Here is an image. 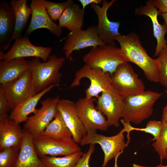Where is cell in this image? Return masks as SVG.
I'll list each match as a JSON object with an SVG mask.
<instances>
[{"mask_svg":"<svg viewBox=\"0 0 167 167\" xmlns=\"http://www.w3.org/2000/svg\"><path fill=\"white\" fill-rule=\"evenodd\" d=\"M120 48L128 62L140 67L148 81L159 82V72L156 59L151 57L142 46L138 36L134 33L116 37Z\"/></svg>","mask_w":167,"mask_h":167,"instance_id":"1","label":"cell"},{"mask_svg":"<svg viewBox=\"0 0 167 167\" xmlns=\"http://www.w3.org/2000/svg\"><path fill=\"white\" fill-rule=\"evenodd\" d=\"M65 60L64 58L53 55H50L47 60L44 62H41L40 58H36L28 62L35 95L50 85L56 86L59 84L62 76L59 70Z\"/></svg>","mask_w":167,"mask_h":167,"instance_id":"2","label":"cell"},{"mask_svg":"<svg viewBox=\"0 0 167 167\" xmlns=\"http://www.w3.org/2000/svg\"><path fill=\"white\" fill-rule=\"evenodd\" d=\"M163 94L147 90L123 98L125 107L122 119L126 123H140L151 116L155 103Z\"/></svg>","mask_w":167,"mask_h":167,"instance_id":"3","label":"cell"},{"mask_svg":"<svg viewBox=\"0 0 167 167\" xmlns=\"http://www.w3.org/2000/svg\"><path fill=\"white\" fill-rule=\"evenodd\" d=\"M83 60L90 67L100 68L111 75L120 64L127 62L120 48L105 44L92 48Z\"/></svg>","mask_w":167,"mask_h":167,"instance_id":"4","label":"cell"},{"mask_svg":"<svg viewBox=\"0 0 167 167\" xmlns=\"http://www.w3.org/2000/svg\"><path fill=\"white\" fill-rule=\"evenodd\" d=\"M125 132V129L123 128L117 135L111 136L98 134L96 131L87 133L83 137L80 144L81 146L99 144L104 154L102 167H105L109 161L113 158L115 161L114 167H118V159L123 152L124 148L128 145L124 140V133Z\"/></svg>","mask_w":167,"mask_h":167,"instance_id":"5","label":"cell"},{"mask_svg":"<svg viewBox=\"0 0 167 167\" xmlns=\"http://www.w3.org/2000/svg\"><path fill=\"white\" fill-rule=\"evenodd\" d=\"M32 139L39 157L45 155L64 156L81 150L72 137L56 138L40 135L32 137Z\"/></svg>","mask_w":167,"mask_h":167,"instance_id":"6","label":"cell"},{"mask_svg":"<svg viewBox=\"0 0 167 167\" xmlns=\"http://www.w3.org/2000/svg\"><path fill=\"white\" fill-rule=\"evenodd\" d=\"M87 78L90 81V84L85 90V97L90 98L99 96L100 93L105 91L111 86V75L104 72L99 68H91L85 64L77 71L71 85V88L79 86L80 80Z\"/></svg>","mask_w":167,"mask_h":167,"instance_id":"7","label":"cell"},{"mask_svg":"<svg viewBox=\"0 0 167 167\" xmlns=\"http://www.w3.org/2000/svg\"><path fill=\"white\" fill-rule=\"evenodd\" d=\"M129 62L120 64L111 75V85L124 98L145 91V86Z\"/></svg>","mask_w":167,"mask_h":167,"instance_id":"8","label":"cell"},{"mask_svg":"<svg viewBox=\"0 0 167 167\" xmlns=\"http://www.w3.org/2000/svg\"><path fill=\"white\" fill-rule=\"evenodd\" d=\"M59 96L47 98L41 101V107L34 115L28 117L24 126V131L32 137L40 135L54 118L57 111Z\"/></svg>","mask_w":167,"mask_h":167,"instance_id":"9","label":"cell"},{"mask_svg":"<svg viewBox=\"0 0 167 167\" xmlns=\"http://www.w3.org/2000/svg\"><path fill=\"white\" fill-rule=\"evenodd\" d=\"M94 97L80 98L75 103L78 116L86 133L107 131L109 126L105 115L95 107Z\"/></svg>","mask_w":167,"mask_h":167,"instance_id":"10","label":"cell"},{"mask_svg":"<svg viewBox=\"0 0 167 167\" xmlns=\"http://www.w3.org/2000/svg\"><path fill=\"white\" fill-rule=\"evenodd\" d=\"M97 99L96 108L106 116L109 126H119L125 107L123 97L111 85Z\"/></svg>","mask_w":167,"mask_h":167,"instance_id":"11","label":"cell"},{"mask_svg":"<svg viewBox=\"0 0 167 167\" xmlns=\"http://www.w3.org/2000/svg\"><path fill=\"white\" fill-rule=\"evenodd\" d=\"M51 48L37 46L30 41L28 36L25 35L14 41L11 48L6 53L0 52V61H9L19 58L34 57L46 61L52 52Z\"/></svg>","mask_w":167,"mask_h":167,"instance_id":"12","label":"cell"},{"mask_svg":"<svg viewBox=\"0 0 167 167\" xmlns=\"http://www.w3.org/2000/svg\"><path fill=\"white\" fill-rule=\"evenodd\" d=\"M115 1V0L109 2L102 0L101 6L94 3L90 5L98 17L96 28L100 38L105 44L113 45H116L115 38L121 35L119 32L120 23L110 20L107 16L108 10Z\"/></svg>","mask_w":167,"mask_h":167,"instance_id":"13","label":"cell"},{"mask_svg":"<svg viewBox=\"0 0 167 167\" xmlns=\"http://www.w3.org/2000/svg\"><path fill=\"white\" fill-rule=\"evenodd\" d=\"M104 44L97 34L96 26L92 25L85 30L81 28L71 32L62 49L66 57L68 59L75 51L89 47H95Z\"/></svg>","mask_w":167,"mask_h":167,"instance_id":"14","label":"cell"},{"mask_svg":"<svg viewBox=\"0 0 167 167\" xmlns=\"http://www.w3.org/2000/svg\"><path fill=\"white\" fill-rule=\"evenodd\" d=\"M0 92L6 97L12 110L23 101L34 95L32 74L30 70L12 83L5 86H0Z\"/></svg>","mask_w":167,"mask_h":167,"instance_id":"15","label":"cell"},{"mask_svg":"<svg viewBox=\"0 0 167 167\" xmlns=\"http://www.w3.org/2000/svg\"><path fill=\"white\" fill-rule=\"evenodd\" d=\"M45 0L31 1L30 6L31 19L25 35L28 36L36 29L45 28L58 37L61 36L62 28L51 19L45 8Z\"/></svg>","mask_w":167,"mask_h":167,"instance_id":"16","label":"cell"},{"mask_svg":"<svg viewBox=\"0 0 167 167\" xmlns=\"http://www.w3.org/2000/svg\"><path fill=\"white\" fill-rule=\"evenodd\" d=\"M57 109L71 132L73 139L77 144L80 143L87 133L78 114L75 103L70 100L59 99Z\"/></svg>","mask_w":167,"mask_h":167,"instance_id":"17","label":"cell"},{"mask_svg":"<svg viewBox=\"0 0 167 167\" xmlns=\"http://www.w3.org/2000/svg\"><path fill=\"white\" fill-rule=\"evenodd\" d=\"M135 13L138 15H146L150 18L152 24L153 35L157 41L154 57H157L167 45V41L165 37L167 29L165 23L161 25L158 21L157 16L160 14L153 0L148 1L145 6L136 9Z\"/></svg>","mask_w":167,"mask_h":167,"instance_id":"18","label":"cell"},{"mask_svg":"<svg viewBox=\"0 0 167 167\" xmlns=\"http://www.w3.org/2000/svg\"><path fill=\"white\" fill-rule=\"evenodd\" d=\"M24 135L19 123L8 117L0 119V150L11 148L20 149Z\"/></svg>","mask_w":167,"mask_h":167,"instance_id":"19","label":"cell"},{"mask_svg":"<svg viewBox=\"0 0 167 167\" xmlns=\"http://www.w3.org/2000/svg\"><path fill=\"white\" fill-rule=\"evenodd\" d=\"M15 25L14 12L10 3L3 1L0 4V52L11 45Z\"/></svg>","mask_w":167,"mask_h":167,"instance_id":"20","label":"cell"},{"mask_svg":"<svg viewBox=\"0 0 167 167\" xmlns=\"http://www.w3.org/2000/svg\"><path fill=\"white\" fill-rule=\"evenodd\" d=\"M29 69L28 62L23 58L0 61V84L9 85L20 78Z\"/></svg>","mask_w":167,"mask_h":167,"instance_id":"21","label":"cell"},{"mask_svg":"<svg viewBox=\"0 0 167 167\" xmlns=\"http://www.w3.org/2000/svg\"><path fill=\"white\" fill-rule=\"evenodd\" d=\"M24 131V137L15 167H45L35 150L32 137Z\"/></svg>","mask_w":167,"mask_h":167,"instance_id":"22","label":"cell"},{"mask_svg":"<svg viewBox=\"0 0 167 167\" xmlns=\"http://www.w3.org/2000/svg\"><path fill=\"white\" fill-rule=\"evenodd\" d=\"M55 86L50 85L44 90L20 103L12 110L9 118L19 123L26 122L28 118V116L31 113L34 112V113L36 111V107L41 97Z\"/></svg>","mask_w":167,"mask_h":167,"instance_id":"23","label":"cell"},{"mask_svg":"<svg viewBox=\"0 0 167 167\" xmlns=\"http://www.w3.org/2000/svg\"><path fill=\"white\" fill-rule=\"evenodd\" d=\"M84 10L73 3L63 12L59 19L58 26L71 32L81 29L84 23Z\"/></svg>","mask_w":167,"mask_h":167,"instance_id":"24","label":"cell"},{"mask_svg":"<svg viewBox=\"0 0 167 167\" xmlns=\"http://www.w3.org/2000/svg\"><path fill=\"white\" fill-rule=\"evenodd\" d=\"M15 17L14 32L10 41L12 42L21 37L27 24L31 11L27 0H12L10 3Z\"/></svg>","mask_w":167,"mask_h":167,"instance_id":"25","label":"cell"},{"mask_svg":"<svg viewBox=\"0 0 167 167\" xmlns=\"http://www.w3.org/2000/svg\"><path fill=\"white\" fill-rule=\"evenodd\" d=\"M83 154L81 150L63 157L45 155L39 158L45 167H75Z\"/></svg>","mask_w":167,"mask_h":167,"instance_id":"26","label":"cell"},{"mask_svg":"<svg viewBox=\"0 0 167 167\" xmlns=\"http://www.w3.org/2000/svg\"><path fill=\"white\" fill-rule=\"evenodd\" d=\"M54 118L41 135L56 138L72 137L71 132L58 109Z\"/></svg>","mask_w":167,"mask_h":167,"instance_id":"27","label":"cell"},{"mask_svg":"<svg viewBox=\"0 0 167 167\" xmlns=\"http://www.w3.org/2000/svg\"><path fill=\"white\" fill-rule=\"evenodd\" d=\"M120 121L124 126V128L125 129V132L127 133L128 140L127 143L128 144H129L130 141L129 134L131 131L134 130L139 131L151 134L154 136V138L152 140L154 141L158 137L163 126V123L162 121L150 120L147 123L145 128H137L131 126L130 123L126 122L122 119L120 120Z\"/></svg>","mask_w":167,"mask_h":167,"instance_id":"28","label":"cell"},{"mask_svg":"<svg viewBox=\"0 0 167 167\" xmlns=\"http://www.w3.org/2000/svg\"><path fill=\"white\" fill-rule=\"evenodd\" d=\"M73 3L72 0H67L60 3L45 0L47 11L51 19L54 21L59 20L65 10Z\"/></svg>","mask_w":167,"mask_h":167,"instance_id":"29","label":"cell"},{"mask_svg":"<svg viewBox=\"0 0 167 167\" xmlns=\"http://www.w3.org/2000/svg\"><path fill=\"white\" fill-rule=\"evenodd\" d=\"M19 150L11 148L0 150V167H15Z\"/></svg>","mask_w":167,"mask_h":167,"instance_id":"30","label":"cell"},{"mask_svg":"<svg viewBox=\"0 0 167 167\" xmlns=\"http://www.w3.org/2000/svg\"><path fill=\"white\" fill-rule=\"evenodd\" d=\"M163 126L160 134L152 144L155 151L158 154L161 164L165 159V154L167 150V124L162 122Z\"/></svg>","mask_w":167,"mask_h":167,"instance_id":"31","label":"cell"},{"mask_svg":"<svg viewBox=\"0 0 167 167\" xmlns=\"http://www.w3.org/2000/svg\"><path fill=\"white\" fill-rule=\"evenodd\" d=\"M156 60L159 70V82L167 88V45Z\"/></svg>","mask_w":167,"mask_h":167,"instance_id":"32","label":"cell"},{"mask_svg":"<svg viewBox=\"0 0 167 167\" xmlns=\"http://www.w3.org/2000/svg\"><path fill=\"white\" fill-rule=\"evenodd\" d=\"M95 149V144H90L88 151L84 153L75 167H89V160Z\"/></svg>","mask_w":167,"mask_h":167,"instance_id":"33","label":"cell"},{"mask_svg":"<svg viewBox=\"0 0 167 167\" xmlns=\"http://www.w3.org/2000/svg\"><path fill=\"white\" fill-rule=\"evenodd\" d=\"M11 109L7 100L3 94L0 92V119L8 117L7 113Z\"/></svg>","mask_w":167,"mask_h":167,"instance_id":"34","label":"cell"},{"mask_svg":"<svg viewBox=\"0 0 167 167\" xmlns=\"http://www.w3.org/2000/svg\"><path fill=\"white\" fill-rule=\"evenodd\" d=\"M153 2L160 14L167 12V0H154Z\"/></svg>","mask_w":167,"mask_h":167,"instance_id":"35","label":"cell"},{"mask_svg":"<svg viewBox=\"0 0 167 167\" xmlns=\"http://www.w3.org/2000/svg\"><path fill=\"white\" fill-rule=\"evenodd\" d=\"M82 5V8L84 9L89 4L94 3L97 5L101 4L102 2L101 0H79Z\"/></svg>","mask_w":167,"mask_h":167,"instance_id":"36","label":"cell"},{"mask_svg":"<svg viewBox=\"0 0 167 167\" xmlns=\"http://www.w3.org/2000/svg\"><path fill=\"white\" fill-rule=\"evenodd\" d=\"M162 121L167 124V105L164 107L162 111Z\"/></svg>","mask_w":167,"mask_h":167,"instance_id":"37","label":"cell"},{"mask_svg":"<svg viewBox=\"0 0 167 167\" xmlns=\"http://www.w3.org/2000/svg\"><path fill=\"white\" fill-rule=\"evenodd\" d=\"M161 16L163 19L166 28L167 29V12L160 14Z\"/></svg>","mask_w":167,"mask_h":167,"instance_id":"38","label":"cell"},{"mask_svg":"<svg viewBox=\"0 0 167 167\" xmlns=\"http://www.w3.org/2000/svg\"><path fill=\"white\" fill-rule=\"evenodd\" d=\"M155 167H167V165H163L162 164H160L156 166Z\"/></svg>","mask_w":167,"mask_h":167,"instance_id":"39","label":"cell"},{"mask_svg":"<svg viewBox=\"0 0 167 167\" xmlns=\"http://www.w3.org/2000/svg\"><path fill=\"white\" fill-rule=\"evenodd\" d=\"M133 166L134 167H149L143 166H142L139 165L135 164H133Z\"/></svg>","mask_w":167,"mask_h":167,"instance_id":"40","label":"cell"},{"mask_svg":"<svg viewBox=\"0 0 167 167\" xmlns=\"http://www.w3.org/2000/svg\"><path fill=\"white\" fill-rule=\"evenodd\" d=\"M165 159L167 161V150L166 151L165 154Z\"/></svg>","mask_w":167,"mask_h":167,"instance_id":"41","label":"cell"},{"mask_svg":"<svg viewBox=\"0 0 167 167\" xmlns=\"http://www.w3.org/2000/svg\"><path fill=\"white\" fill-rule=\"evenodd\" d=\"M165 92H166V93L167 95V89L166 90H165Z\"/></svg>","mask_w":167,"mask_h":167,"instance_id":"42","label":"cell"}]
</instances>
